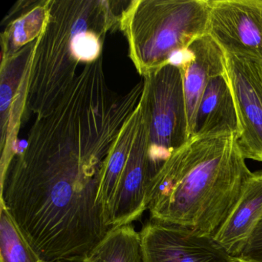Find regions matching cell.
I'll return each mask as SVG.
<instances>
[{"label":"cell","mask_w":262,"mask_h":262,"mask_svg":"<svg viewBox=\"0 0 262 262\" xmlns=\"http://www.w3.org/2000/svg\"><path fill=\"white\" fill-rule=\"evenodd\" d=\"M85 141L29 142L13 159L0 191V203L49 261L80 262L110 230L96 202L107 153Z\"/></svg>","instance_id":"cell-1"},{"label":"cell","mask_w":262,"mask_h":262,"mask_svg":"<svg viewBox=\"0 0 262 262\" xmlns=\"http://www.w3.org/2000/svg\"><path fill=\"white\" fill-rule=\"evenodd\" d=\"M251 173L238 135L193 136L153 177L148 206L151 220L212 237L231 214Z\"/></svg>","instance_id":"cell-2"},{"label":"cell","mask_w":262,"mask_h":262,"mask_svg":"<svg viewBox=\"0 0 262 262\" xmlns=\"http://www.w3.org/2000/svg\"><path fill=\"white\" fill-rule=\"evenodd\" d=\"M209 0L133 1L119 19L136 69L145 77L208 34Z\"/></svg>","instance_id":"cell-3"},{"label":"cell","mask_w":262,"mask_h":262,"mask_svg":"<svg viewBox=\"0 0 262 262\" xmlns=\"http://www.w3.org/2000/svg\"><path fill=\"white\" fill-rule=\"evenodd\" d=\"M148 157L155 172L189 141L180 67L167 64L145 77Z\"/></svg>","instance_id":"cell-4"},{"label":"cell","mask_w":262,"mask_h":262,"mask_svg":"<svg viewBox=\"0 0 262 262\" xmlns=\"http://www.w3.org/2000/svg\"><path fill=\"white\" fill-rule=\"evenodd\" d=\"M139 105V123L116 188L112 228L132 225L148 209L150 187L156 172L148 157V108L145 96Z\"/></svg>","instance_id":"cell-5"},{"label":"cell","mask_w":262,"mask_h":262,"mask_svg":"<svg viewBox=\"0 0 262 262\" xmlns=\"http://www.w3.org/2000/svg\"><path fill=\"white\" fill-rule=\"evenodd\" d=\"M224 55L238 119L239 147L245 159L262 162V62Z\"/></svg>","instance_id":"cell-6"},{"label":"cell","mask_w":262,"mask_h":262,"mask_svg":"<svg viewBox=\"0 0 262 262\" xmlns=\"http://www.w3.org/2000/svg\"><path fill=\"white\" fill-rule=\"evenodd\" d=\"M208 34L224 53L262 62V0H210Z\"/></svg>","instance_id":"cell-7"},{"label":"cell","mask_w":262,"mask_h":262,"mask_svg":"<svg viewBox=\"0 0 262 262\" xmlns=\"http://www.w3.org/2000/svg\"><path fill=\"white\" fill-rule=\"evenodd\" d=\"M143 262H228L212 237L185 227L151 220L139 232Z\"/></svg>","instance_id":"cell-8"},{"label":"cell","mask_w":262,"mask_h":262,"mask_svg":"<svg viewBox=\"0 0 262 262\" xmlns=\"http://www.w3.org/2000/svg\"><path fill=\"white\" fill-rule=\"evenodd\" d=\"M188 57L180 67L190 139L194 136L196 116L210 80L225 73L223 50L208 34L196 39L188 47Z\"/></svg>","instance_id":"cell-9"},{"label":"cell","mask_w":262,"mask_h":262,"mask_svg":"<svg viewBox=\"0 0 262 262\" xmlns=\"http://www.w3.org/2000/svg\"><path fill=\"white\" fill-rule=\"evenodd\" d=\"M262 216V171L245 182L231 214L212 238L230 257H238Z\"/></svg>","instance_id":"cell-10"},{"label":"cell","mask_w":262,"mask_h":262,"mask_svg":"<svg viewBox=\"0 0 262 262\" xmlns=\"http://www.w3.org/2000/svg\"><path fill=\"white\" fill-rule=\"evenodd\" d=\"M240 135L238 119L226 72L207 85L196 116L194 136Z\"/></svg>","instance_id":"cell-11"},{"label":"cell","mask_w":262,"mask_h":262,"mask_svg":"<svg viewBox=\"0 0 262 262\" xmlns=\"http://www.w3.org/2000/svg\"><path fill=\"white\" fill-rule=\"evenodd\" d=\"M80 262H143L140 234L132 225L112 228Z\"/></svg>","instance_id":"cell-12"},{"label":"cell","mask_w":262,"mask_h":262,"mask_svg":"<svg viewBox=\"0 0 262 262\" xmlns=\"http://www.w3.org/2000/svg\"><path fill=\"white\" fill-rule=\"evenodd\" d=\"M0 260L1 262H40L43 260L3 203H0Z\"/></svg>","instance_id":"cell-13"},{"label":"cell","mask_w":262,"mask_h":262,"mask_svg":"<svg viewBox=\"0 0 262 262\" xmlns=\"http://www.w3.org/2000/svg\"><path fill=\"white\" fill-rule=\"evenodd\" d=\"M48 17V2L35 7L33 10L19 18L17 20L6 30L5 36H3V51L6 57L15 54L16 50L25 44L30 43L32 40L41 34Z\"/></svg>","instance_id":"cell-14"},{"label":"cell","mask_w":262,"mask_h":262,"mask_svg":"<svg viewBox=\"0 0 262 262\" xmlns=\"http://www.w3.org/2000/svg\"><path fill=\"white\" fill-rule=\"evenodd\" d=\"M237 257L251 261L262 262V216Z\"/></svg>","instance_id":"cell-15"},{"label":"cell","mask_w":262,"mask_h":262,"mask_svg":"<svg viewBox=\"0 0 262 262\" xmlns=\"http://www.w3.org/2000/svg\"><path fill=\"white\" fill-rule=\"evenodd\" d=\"M228 262H256L251 261V260H245V259L241 258V257H230Z\"/></svg>","instance_id":"cell-16"}]
</instances>
